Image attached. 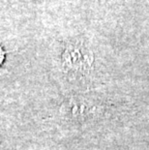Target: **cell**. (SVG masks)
I'll list each match as a JSON object with an SVG mask.
<instances>
[{
    "label": "cell",
    "mask_w": 149,
    "mask_h": 150,
    "mask_svg": "<svg viewBox=\"0 0 149 150\" xmlns=\"http://www.w3.org/2000/svg\"><path fill=\"white\" fill-rule=\"evenodd\" d=\"M4 59H5V52L2 49V47H0V65L4 62Z\"/></svg>",
    "instance_id": "1"
}]
</instances>
